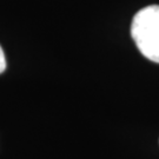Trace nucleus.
<instances>
[{
  "mask_svg": "<svg viewBox=\"0 0 159 159\" xmlns=\"http://www.w3.org/2000/svg\"><path fill=\"white\" fill-rule=\"evenodd\" d=\"M131 35L143 56L159 64V5L137 12L131 24Z\"/></svg>",
  "mask_w": 159,
  "mask_h": 159,
  "instance_id": "nucleus-1",
  "label": "nucleus"
},
{
  "mask_svg": "<svg viewBox=\"0 0 159 159\" xmlns=\"http://www.w3.org/2000/svg\"><path fill=\"white\" fill-rule=\"evenodd\" d=\"M6 70V58H5V53H4V50L2 47L0 46V74L2 73Z\"/></svg>",
  "mask_w": 159,
  "mask_h": 159,
  "instance_id": "nucleus-2",
  "label": "nucleus"
}]
</instances>
